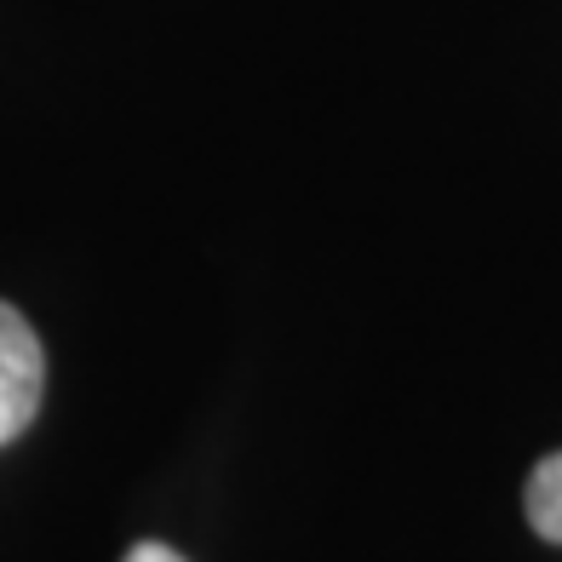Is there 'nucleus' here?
I'll return each instance as SVG.
<instances>
[{
	"instance_id": "nucleus-1",
	"label": "nucleus",
	"mask_w": 562,
	"mask_h": 562,
	"mask_svg": "<svg viewBox=\"0 0 562 562\" xmlns=\"http://www.w3.org/2000/svg\"><path fill=\"white\" fill-rule=\"evenodd\" d=\"M41 396H46V350L35 327L23 322V311L0 299V448L35 425Z\"/></svg>"
},
{
	"instance_id": "nucleus-2",
	"label": "nucleus",
	"mask_w": 562,
	"mask_h": 562,
	"mask_svg": "<svg viewBox=\"0 0 562 562\" xmlns=\"http://www.w3.org/2000/svg\"><path fill=\"white\" fill-rule=\"evenodd\" d=\"M522 510H528V528L540 533L546 546H562V448L546 453L540 465L528 471V482H522Z\"/></svg>"
},
{
	"instance_id": "nucleus-3",
	"label": "nucleus",
	"mask_w": 562,
	"mask_h": 562,
	"mask_svg": "<svg viewBox=\"0 0 562 562\" xmlns=\"http://www.w3.org/2000/svg\"><path fill=\"white\" fill-rule=\"evenodd\" d=\"M121 562H184V557H178L172 546H161V540H138V546L126 551Z\"/></svg>"
}]
</instances>
